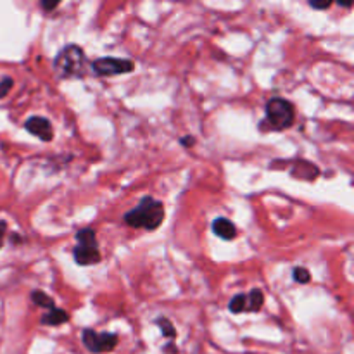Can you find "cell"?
<instances>
[{"label":"cell","instance_id":"obj_1","mask_svg":"<svg viewBox=\"0 0 354 354\" xmlns=\"http://www.w3.org/2000/svg\"><path fill=\"white\" fill-rule=\"evenodd\" d=\"M88 68L85 52L78 45H66L54 59V71L59 78H83Z\"/></svg>","mask_w":354,"mask_h":354},{"label":"cell","instance_id":"obj_2","mask_svg":"<svg viewBox=\"0 0 354 354\" xmlns=\"http://www.w3.org/2000/svg\"><path fill=\"white\" fill-rule=\"evenodd\" d=\"M165 220V206L152 197H145L135 209L124 214V221L133 228L156 230Z\"/></svg>","mask_w":354,"mask_h":354},{"label":"cell","instance_id":"obj_3","mask_svg":"<svg viewBox=\"0 0 354 354\" xmlns=\"http://www.w3.org/2000/svg\"><path fill=\"white\" fill-rule=\"evenodd\" d=\"M296 120L294 106L286 99L273 97L266 102V120L265 124H270L272 130H286L290 128Z\"/></svg>","mask_w":354,"mask_h":354},{"label":"cell","instance_id":"obj_4","mask_svg":"<svg viewBox=\"0 0 354 354\" xmlns=\"http://www.w3.org/2000/svg\"><path fill=\"white\" fill-rule=\"evenodd\" d=\"M82 339H83V344H85V348L93 354L109 353V351H113L118 344L116 334H109V332L99 334V332L92 330V328H85V330H83Z\"/></svg>","mask_w":354,"mask_h":354},{"label":"cell","instance_id":"obj_5","mask_svg":"<svg viewBox=\"0 0 354 354\" xmlns=\"http://www.w3.org/2000/svg\"><path fill=\"white\" fill-rule=\"evenodd\" d=\"M90 69L99 76L124 75V73L133 71V62L128 61V59L102 57V59H95V61L90 64Z\"/></svg>","mask_w":354,"mask_h":354},{"label":"cell","instance_id":"obj_6","mask_svg":"<svg viewBox=\"0 0 354 354\" xmlns=\"http://www.w3.org/2000/svg\"><path fill=\"white\" fill-rule=\"evenodd\" d=\"M24 128L30 131L31 135L38 137L44 142H50L54 138V130H52V124L47 118L41 116H33L24 123Z\"/></svg>","mask_w":354,"mask_h":354},{"label":"cell","instance_id":"obj_7","mask_svg":"<svg viewBox=\"0 0 354 354\" xmlns=\"http://www.w3.org/2000/svg\"><path fill=\"white\" fill-rule=\"evenodd\" d=\"M73 256H75V261L80 266L97 265L100 261V252L97 248H82V245H76L75 251H73Z\"/></svg>","mask_w":354,"mask_h":354},{"label":"cell","instance_id":"obj_8","mask_svg":"<svg viewBox=\"0 0 354 354\" xmlns=\"http://www.w3.org/2000/svg\"><path fill=\"white\" fill-rule=\"evenodd\" d=\"M213 232L214 235H218V237L223 239V241H234V239L237 237V228H235V225L232 223L230 220H227V218H216V220L213 221Z\"/></svg>","mask_w":354,"mask_h":354},{"label":"cell","instance_id":"obj_9","mask_svg":"<svg viewBox=\"0 0 354 354\" xmlns=\"http://www.w3.org/2000/svg\"><path fill=\"white\" fill-rule=\"evenodd\" d=\"M320 175V169H318L317 165L308 161H297L296 165L292 166V176L301 180H315Z\"/></svg>","mask_w":354,"mask_h":354},{"label":"cell","instance_id":"obj_10","mask_svg":"<svg viewBox=\"0 0 354 354\" xmlns=\"http://www.w3.org/2000/svg\"><path fill=\"white\" fill-rule=\"evenodd\" d=\"M69 320V315L64 310H57V308H52L47 315L41 317V324L50 325V327H57V325L66 324Z\"/></svg>","mask_w":354,"mask_h":354},{"label":"cell","instance_id":"obj_11","mask_svg":"<svg viewBox=\"0 0 354 354\" xmlns=\"http://www.w3.org/2000/svg\"><path fill=\"white\" fill-rule=\"evenodd\" d=\"M76 241H78V245L82 248H97V237L95 232L90 230V228H83L76 234Z\"/></svg>","mask_w":354,"mask_h":354},{"label":"cell","instance_id":"obj_12","mask_svg":"<svg viewBox=\"0 0 354 354\" xmlns=\"http://www.w3.org/2000/svg\"><path fill=\"white\" fill-rule=\"evenodd\" d=\"M265 303V296L259 289H252L248 296V310L245 311H259Z\"/></svg>","mask_w":354,"mask_h":354},{"label":"cell","instance_id":"obj_13","mask_svg":"<svg viewBox=\"0 0 354 354\" xmlns=\"http://www.w3.org/2000/svg\"><path fill=\"white\" fill-rule=\"evenodd\" d=\"M31 301L40 308H47V310L54 308V299L50 296H47L45 292H41V290H33L31 292Z\"/></svg>","mask_w":354,"mask_h":354},{"label":"cell","instance_id":"obj_14","mask_svg":"<svg viewBox=\"0 0 354 354\" xmlns=\"http://www.w3.org/2000/svg\"><path fill=\"white\" fill-rule=\"evenodd\" d=\"M228 308H230L232 313L235 315L244 313V311L248 310V296H245V294H237V296L230 301Z\"/></svg>","mask_w":354,"mask_h":354},{"label":"cell","instance_id":"obj_15","mask_svg":"<svg viewBox=\"0 0 354 354\" xmlns=\"http://www.w3.org/2000/svg\"><path fill=\"white\" fill-rule=\"evenodd\" d=\"M156 325H158V327L161 328V332H162V335H165V337H168V339L176 337L175 327H173V324L168 320V318L159 317L158 320H156Z\"/></svg>","mask_w":354,"mask_h":354},{"label":"cell","instance_id":"obj_16","mask_svg":"<svg viewBox=\"0 0 354 354\" xmlns=\"http://www.w3.org/2000/svg\"><path fill=\"white\" fill-rule=\"evenodd\" d=\"M294 280H296L297 283H308L311 280V275L310 272H308L306 268H303V266H299V268H294Z\"/></svg>","mask_w":354,"mask_h":354},{"label":"cell","instance_id":"obj_17","mask_svg":"<svg viewBox=\"0 0 354 354\" xmlns=\"http://www.w3.org/2000/svg\"><path fill=\"white\" fill-rule=\"evenodd\" d=\"M12 85H14L12 78H3L2 82H0V99H3V97L10 92Z\"/></svg>","mask_w":354,"mask_h":354},{"label":"cell","instance_id":"obj_18","mask_svg":"<svg viewBox=\"0 0 354 354\" xmlns=\"http://www.w3.org/2000/svg\"><path fill=\"white\" fill-rule=\"evenodd\" d=\"M40 7H41V9H44V10H47V12H50V10L57 9L59 2H57V0H54V2H48V0H41Z\"/></svg>","mask_w":354,"mask_h":354},{"label":"cell","instance_id":"obj_19","mask_svg":"<svg viewBox=\"0 0 354 354\" xmlns=\"http://www.w3.org/2000/svg\"><path fill=\"white\" fill-rule=\"evenodd\" d=\"M310 6L313 7V9H328V7L332 6V2H315V0H311L310 2Z\"/></svg>","mask_w":354,"mask_h":354},{"label":"cell","instance_id":"obj_20","mask_svg":"<svg viewBox=\"0 0 354 354\" xmlns=\"http://www.w3.org/2000/svg\"><path fill=\"white\" fill-rule=\"evenodd\" d=\"M180 144L185 145V147H192V145L196 144V140H194V137H183L182 140H180Z\"/></svg>","mask_w":354,"mask_h":354},{"label":"cell","instance_id":"obj_21","mask_svg":"<svg viewBox=\"0 0 354 354\" xmlns=\"http://www.w3.org/2000/svg\"><path fill=\"white\" fill-rule=\"evenodd\" d=\"M6 230H7L6 221H0V248H2V242H3V235H6Z\"/></svg>","mask_w":354,"mask_h":354},{"label":"cell","instance_id":"obj_22","mask_svg":"<svg viewBox=\"0 0 354 354\" xmlns=\"http://www.w3.org/2000/svg\"><path fill=\"white\" fill-rule=\"evenodd\" d=\"M339 6L348 7V9H351V7H353V2H339Z\"/></svg>","mask_w":354,"mask_h":354}]
</instances>
